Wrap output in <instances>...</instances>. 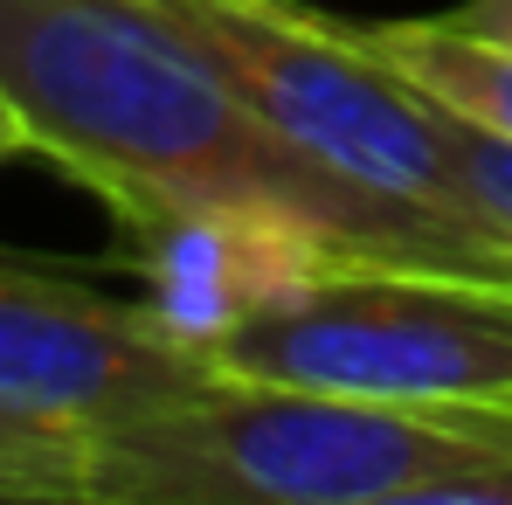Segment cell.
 Listing matches in <instances>:
<instances>
[{"label": "cell", "mask_w": 512, "mask_h": 505, "mask_svg": "<svg viewBox=\"0 0 512 505\" xmlns=\"http://www.w3.org/2000/svg\"><path fill=\"white\" fill-rule=\"evenodd\" d=\"M0 118L90 187L118 229L277 194L374 256L450 263L402 215L298 160L153 0H0Z\"/></svg>", "instance_id": "1"}, {"label": "cell", "mask_w": 512, "mask_h": 505, "mask_svg": "<svg viewBox=\"0 0 512 505\" xmlns=\"http://www.w3.org/2000/svg\"><path fill=\"white\" fill-rule=\"evenodd\" d=\"M90 505H512V409L215 374L160 416L90 436Z\"/></svg>", "instance_id": "2"}, {"label": "cell", "mask_w": 512, "mask_h": 505, "mask_svg": "<svg viewBox=\"0 0 512 505\" xmlns=\"http://www.w3.org/2000/svg\"><path fill=\"white\" fill-rule=\"evenodd\" d=\"M250 97V111L319 173L402 215L436 256L512 277V256L471 215L450 160V111L388 70L353 21L298 0H153Z\"/></svg>", "instance_id": "3"}, {"label": "cell", "mask_w": 512, "mask_h": 505, "mask_svg": "<svg viewBox=\"0 0 512 505\" xmlns=\"http://www.w3.org/2000/svg\"><path fill=\"white\" fill-rule=\"evenodd\" d=\"M215 367L360 402L512 409V277L423 256H346L305 298L222 339Z\"/></svg>", "instance_id": "4"}, {"label": "cell", "mask_w": 512, "mask_h": 505, "mask_svg": "<svg viewBox=\"0 0 512 505\" xmlns=\"http://www.w3.org/2000/svg\"><path fill=\"white\" fill-rule=\"evenodd\" d=\"M222 367L153 319L132 291H104L77 263L0 250V409L70 436L160 416Z\"/></svg>", "instance_id": "5"}, {"label": "cell", "mask_w": 512, "mask_h": 505, "mask_svg": "<svg viewBox=\"0 0 512 505\" xmlns=\"http://www.w3.org/2000/svg\"><path fill=\"white\" fill-rule=\"evenodd\" d=\"M346 256L374 250L346 243L333 222L277 194L194 201L125 229V263L139 277V298L180 346L208 360L222 353V339H236L277 305L305 298L319 277H333Z\"/></svg>", "instance_id": "6"}, {"label": "cell", "mask_w": 512, "mask_h": 505, "mask_svg": "<svg viewBox=\"0 0 512 505\" xmlns=\"http://www.w3.org/2000/svg\"><path fill=\"white\" fill-rule=\"evenodd\" d=\"M353 28H360V42L388 70H402L423 90L429 104H443V111L512 139V49L506 42L471 35L450 14H429V21H353Z\"/></svg>", "instance_id": "7"}, {"label": "cell", "mask_w": 512, "mask_h": 505, "mask_svg": "<svg viewBox=\"0 0 512 505\" xmlns=\"http://www.w3.org/2000/svg\"><path fill=\"white\" fill-rule=\"evenodd\" d=\"M450 160H457L464 194H471V215L512 256V139H499V132H485V125L450 111Z\"/></svg>", "instance_id": "8"}, {"label": "cell", "mask_w": 512, "mask_h": 505, "mask_svg": "<svg viewBox=\"0 0 512 505\" xmlns=\"http://www.w3.org/2000/svg\"><path fill=\"white\" fill-rule=\"evenodd\" d=\"M63 499H90V471L84 464L0 450V505H63Z\"/></svg>", "instance_id": "9"}, {"label": "cell", "mask_w": 512, "mask_h": 505, "mask_svg": "<svg viewBox=\"0 0 512 505\" xmlns=\"http://www.w3.org/2000/svg\"><path fill=\"white\" fill-rule=\"evenodd\" d=\"M0 450H14V457H56V464H84L90 471V436L28 422V416H14V409H0Z\"/></svg>", "instance_id": "10"}, {"label": "cell", "mask_w": 512, "mask_h": 505, "mask_svg": "<svg viewBox=\"0 0 512 505\" xmlns=\"http://www.w3.org/2000/svg\"><path fill=\"white\" fill-rule=\"evenodd\" d=\"M450 21L471 28V35H485V42H506L512 49V0H464V7H450Z\"/></svg>", "instance_id": "11"}, {"label": "cell", "mask_w": 512, "mask_h": 505, "mask_svg": "<svg viewBox=\"0 0 512 505\" xmlns=\"http://www.w3.org/2000/svg\"><path fill=\"white\" fill-rule=\"evenodd\" d=\"M14 153H28V146H21V132H14V125H7V118H0V167H7V160H14Z\"/></svg>", "instance_id": "12"}]
</instances>
